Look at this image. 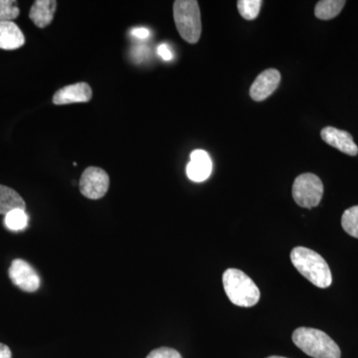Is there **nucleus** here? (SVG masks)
Masks as SVG:
<instances>
[{
	"mask_svg": "<svg viewBox=\"0 0 358 358\" xmlns=\"http://www.w3.org/2000/svg\"><path fill=\"white\" fill-rule=\"evenodd\" d=\"M131 36L136 38L143 40L150 37V31L145 27L134 28L131 31Z\"/></svg>",
	"mask_w": 358,
	"mask_h": 358,
	"instance_id": "22",
	"label": "nucleus"
},
{
	"mask_svg": "<svg viewBox=\"0 0 358 358\" xmlns=\"http://www.w3.org/2000/svg\"><path fill=\"white\" fill-rule=\"evenodd\" d=\"M212 160L203 150H193L190 155V162L186 167L188 178L194 182H202L210 176Z\"/></svg>",
	"mask_w": 358,
	"mask_h": 358,
	"instance_id": "11",
	"label": "nucleus"
},
{
	"mask_svg": "<svg viewBox=\"0 0 358 358\" xmlns=\"http://www.w3.org/2000/svg\"><path fill=\"white\" fill-rule=\"evenodd\" d=\"M291 261L300 274L315 286L326 289L333 282L331 268L317 252L306 247H296L292 250Z\"/></svg>",
	"mask_w": 358,
	"mask_h": 358,
	"instance_id": "1",
	"label": "nucleus"
},
{
	"mask_svg": "<svg viewBox=\"0 0 358 358\" xmlns=\"http://www.w3.org/2000/svg\"><path fill=\"white\" fill-rule=\"evenodd\" d=\"M341 225L348 235L358 239V205L345 211L341 217Z\"/></svg>",
	"mask_w": 358,
	"mask_h": 358,
	"instance_id": "17",
	"label": "nucleus"
},
{
	"mask_svg": "<svg viewBox=\"0 0 358 358\" xmlns=\"http://www.w3.org/2000/svg\"><path fill=\"white\" fill-rule=\"evenodd\" d=\"M267 358H287V357H275V355H274V357H267Z\"/></svg>",
	"mask_w": 358,
	"mask_h": 358,
	"instance_id": "25",
	"label": "nucleus"
},
{
	"mask_svg": "<svg viewBox=\"0 0 358 358\" xmlns=\"http://www.w3.org/2000/svg\"><path fill=\"white\" fill-rule=\"evenodd\" d=\"M28 215L25 210L22 209H16L9 212L4 218V225L7 229L13 231V232H20L24 230L28 226Z\"/></svg>",
	"mask_w": 358,
	"mask_h": 358,
	"instance_id": "16",
	"label": "nucleus"
},
{
	"mask_svg": "<svg viewBox=\"0 0 358 358\" xmlns=\"http://www.w3.org/2000/svg\"><path fill=\"white\" fill-rule=\"evenodd\" d=\"M173 18L181 38L190 44L199 41L202 25L199 2L176 0L173 3Z\"/></svg>",
	"mask_w": 358,
	"mask_h": 358,
	"instance_id": "4",
	"label": "nucleus"
},
{
	"mask_svg": "<svg viewBox=\"0 0 358 358\" xmlns=\"http://www.w3.org/2000/svg\"><path fill=\"white\" fill-rule=\"evenodd\" d=\"M281 82V73L277 69H268L261 73L250 88V96L256 102H262L272 95Z\"/></svg>",
	"mask_w": 358,
	"mask_h": 358,
	"instance_id": "8",
	"label": "nucleus"
},
{
	"mask_svg": "<svg viewBox=\"0 0 358 358\" xmlns=\"http://www.w3.org/2000/svg\"><path fill=\"white\" fill-rule=\"evenodd\" d=\"M263 2L261 0H239L237 2L240 15L246 20H254L258 17Z\"/></svg>",
	"mask_w": 358,
	"mask_h": 358,
	"instance_id": "18",
	"label": "nucleus"
},
{
	"mask_svg": "<svg viewBox=\"0 0 358 358\" xmlns=\"http://www.w3.org/2000/svg\"><path fill=\"white\" fill-rule=\"evenodd\" d=\"M147 358H182V357L173 348H159L152 350Z\"/></svg>",
	"mask_w": 358,
	"mask_h": 358,
	"instance_id": "20",
	"label": "nucleus"
},
{
	"mask_svg": "<svg viewBox=\"0 0 358 358\" xmlns=\"http://www.w3.org/2000/svg\"><path fill=\"white\" fill-rule=\"evenodd\" d=\"M56 8H57V1L36 0L30 9L29 18L37 27H46L53 21Z\"/></svg>",
	"mask_w": 358,
	"mask_h": 358,
	"instance_id": "13",
	"label": "nucleus"
},
{
	"mask_svg": "<svg viewBox=\"0 0 358 358\" xmlns=\"http://www.w3.org/2000/svg\"><path fill=\"white\" fill-rule=\"evenodd\" d=\"M25 201L20 196V193L8 186L0 185V214L6 215L9 212L16 209L25 210Z\"/></svg>",
	"mask_w": 358,
	"mask_h": 358,
	"instance_id": "14",
	"label": "nucleus"
},
{
	"mask_svg": "<svg viewBox=\"0 0 358 358\" xmlns=\"http://www.w3.org/2000/svg\"><path fill=\"white\" fill-rule=\"evenodd\" d=\"M25 43V37L13 21L0 22V49L16 50Z\"/></svg>",
	"mask_w": 358,
	"mask_h": 358,
	"instance_id": "12",
	"label": "nucleus"
},
{
	"mask_svg": "<svg viewBox=\"0 0 358 358\" xmlns=\"http://www.w3.org/2000/svg\"><path fill=\"white\" fill-rule=\"evenodd\" d=\"M157 54L164 61H171L173 59V51L171 50L169 45L166 43L160 44L157 47Z\"/></svg>",
	"mask_w": 358,
	"mask_h": 358,
	"instance_id": "21",
	"label": "nucleus"
},
{
	"mask_svg": "<svg viewBox=\"0 0 358 358\" xmlns=\"http://www.w3.org/2000/svg\"><path fill=\"white\" fill-rule=\"evenodd\" d=\"M8 274L13 284L22 291L33 293L39 289V275L29 263L22 259H15L13 261Z\"/></svg>",
	"mask_w": 358,
	"mask_h": 358,
	"instance_id": "7",
	"label": "nucleus"
},
{
	"mask_svg": "<svg viewBox=\"0 0 358 358\" xmlns=\"http://www.w3.org/2000/svg\"><path fill=\"white\" fill-rule=\"evenodd\" d=\"M20 13V10L17 6V1L0 0V22L15 20L18 17Z\"/></svg>",
	"mask_w": 358,
	"mask_h": 358,
	"instance_id": "19",
	"label": "nucleus"
},
{
	"mask_svg": "<svg viewBox=\"0 0 358 358\" xmlns=\"http://www.w3.org/2000/svg\"><path fill=\"white\" fill-rule=\"evenodd\" d=\"M93 96L91 87L89 84L76 83L63 87L58 90L53 96V103L55 105H69L75 103L89 102Z\"/></svg>",
	"mask_w": 358,
	"mask_h": 358,
	"instance_id": "10",
	"label": "nucleus"
},
{
	"mask_svg": "<svg viewBox=\"0 0 358 358\" xmlns=\"http://www.w3.org/2000/svg\"><path fill=\"white\" fill-rule=\"evenodd\" d=\"M345 0H322L315 7V17L322 20H329L336 17L343 10Z\"/></svg>",
	"mask_w": 358,
	"mask_h": 358,
	"instance_id": "15",
	"label": "nucleus"
},
{
	"mask_svg": "<svg viewBox=\"0 0 358 358\" xmlns=\"http://www.w3.org/2000/svg\"><path fill=\"white\" fill-rule=\"evenodd\" d=\"M13 353H11L10 348L8 346L0 343V358H11Z\"/></svg>",
	"mask_w": 358,
	"mask_h": 358,
	"instance_id": "23",
	"label": "nucleus"
},
{
	"mask_svg": "<svg viewBox=\"0 0 358 358\" xmlns=\"http://www.w3.org/2000/svg\"><path fill=\"white\" fill-rule=\"evenodd\" d=\"M322 195L324 185L315 174L303 173L294 179L293 199L299 206L313 208L320 203Z\"/></svg>",
	"mask_w": 358,
	"mask_h": 358,
	"instance_id": "5",
	"label": "nucleus"
},
{
	"mask_svg": "<svg viewBox=\"0 0 358 358\" xmlns=\"http://www.w3.org/2000/svg\"><path fill=\"white\" fill-rule=\"evenodd\" d=\"M224 289L231 303L250 308L260 300V289L253 280L238 268H228L222 277Z\"/></svg>",
	"mask_w": 358,
	"mask_h": 358,
	"instance_id": "2",
	"label": "nucleus"
},
{
	"mask_svg": "<svg viewBox=\"0 0 358 358\" xmlns=\"http://www.w3.org/2000/svg\"><path fill=\"white\" fill-rule=\"evenodd\" d=\"M109 187V176L100 167H88L80 179V192L89 199H103Z\"/></svg>",
	"mask_w": 358,
	"mask_h": 358,
	"instance_id": "6",
	"label": "nucleus"
},
{
	"mask_svg": "<svg viewBox=\"0 0 358 358\" xmlns=\"http://www.w3.org/2000/svg\"><path fill=\"white\" fill-rule=\"evenodd\" d=\"M294 345L313 358H341V352L334 339L324 331L299 327L293 334Z\"/></svg>",
	"mask_w": 358,
	"mask_h": 358,
	"instance_id": "3",
	"label": "nucleus"
},
{
	"mask_svg": "<svg viewBox=\"0 0 358 358\" xmlns=\"http://www.w3.org/2000/svg\"><path fill=\"white\" fill-rule=\"evenodd\" d=\"M148 49L145 47H138V48L136 49V54H138L140 57H138V60H143L145 58V54H148Z\"/></svg>",
	"mask_w": 358,
	"mask_h": 358,
	"instance_id": "24",
	"label": "nucleus"
},
{
	"mask_svg": "<svg viewBox=\"0 0 358 358\" xmlns=\"http://www.w3.org/2000/svg\"><path fill=\"white\" fill-rule=\"evenodd\" d=\"M320 136L326 141L327 145L341 150V152L348 155L355 157L358 154V147L353 141L352 134L345 131L327 127L320 131Z\"/></svg>",
	"mask_w": 358,
	"mask_h": 358,
	"instance_id": "9",
	"label": "nucleus"
}]
</instances>
